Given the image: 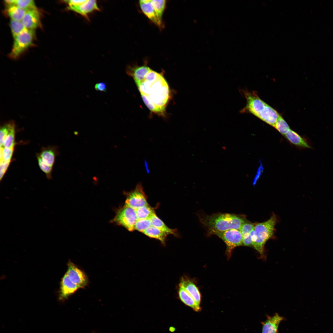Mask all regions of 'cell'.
I'll use <instances>...</instances> for the list:
<instances>
[{"instance_id":"cell-11","label":"cell","mask_w":333,"mask_h":333,"mask_svg":"<svg viewBox=\"0 0 333 333\" xmlns=\"http://www.w3.org/2000/svg\"><path fill=\"white\" fill-rule=\"evenodd\" d=\"M68 10L73 11L77 13L87 20H89L88 15L95 11H100V9L98 6L97 1L96 0H85V1L79 5L68 7Z\"/></svg>"},{"instance_id":"cell-18","label":"cell","mask_w":333,"mask_h":333,"mask_svg":"<svg viewBox=\"0 0 333 333\" xmlns=\"http://www.w3.org/2000/svg\"><path fill=\"white\" fill-rule=\"evenodd\" d=\"M149 219L151 222L152 226L159 229L167 235L172 234L178 236L177 230L169 228L156 216V214L151 216Z\"/></svg>"},{"instance_id":"cell-37","label":"cell","mask_w":333,"mask_h":333,"mask_svg":"<svg viewBox=\"0 0 333 333\" xmlns=\"http://www.w3.org/2000/svg\"><path fill=\"white\" fill-rule=\"evenodd\" d=\"M85 0H71L65 1L68 5V7L76 6L84 2Z\"/></svg>"},{"instance_id":"cell-25","label":"cell","mask_w":333,"mask_h":333,"mask_svg":"<svg viewBox=\"0 0 333 333\" xmlns=\"http://www.w3.org/2000/svg\"><path fill=\"white\" fill-rule=\"evenodd\" d=\"M10 26L13 37L14 39L19 34L27 28L21 21L11 19Z\"/></svg>"},{"instance_id":"cell-8","label":"cell","mask_w":333,"mask_h":333,"mask_svg":"<svg viewBox=\"0 0 333 333\" xmlns=\"http://www.w3.org/2000/svg\"><path fill=\"white\" fill-rule=\"evenodd\" d=\"M125 204L135 210L140 207L148 205L147 197L141 182L138 183L135 188L126 192Z\"/></svg>"},{"instance_id":"cell-9","label":"cell","mask_w":333,"mask_h":333,"mask_svg":"<svg viewBox=\"0 0 333 333\" xmlns=\"http://www.w3.org/2000/svg\"><path fill=\"white\" fill-rule=\"evenodd\" d=\"M66 273L80 289L84 288L88 283V278L85 273L71 261H68V263Z\"/></svg>"},{"instance_id":"cell-20","label":"cell","mask_w":333,"mask_h":333,"mask_svg":"<svg viewBox=\"0 0 333 333\" xmlns=\"http://www.w3.org/2000/svg\"><path fill=\"white\" fill-rule=\"evenodd\" d=\"M28 10L22 8L15 5L7 6V12L11 19L21 21Z\"/></svg>"},{"instance_id":"cell-24","label":"cell","mask_w":333,"mask_h":333,"mask_svg":"<svg viewBox=\"0 0 333 333\" xmlns=\"http://www.w3.org/2000/svg\"><path fill=\"white\" fill-rule=\"evenodd\" d=\"M151 2L159 20L162 22V17L165 8L166 1L164 0H151Z\"/></svg>"},{"instance_id":"cell-3","label":"cell","mask_w":333,"mask_h":333,"mask_svg":"<svg viewBox=\"0 0 333 333\" xmlns=\"http://www.w3.org/2000/svg\"><path fill=\"white\" fill-rule=\"evenodd\" d=\"M277 219L273 215L267 220L255 224L252 236V246L262 257L264 256V247L267 241L273 236Z\"/></svg>"},{"instance_id":"cell-19","label":"cell","mask_w":333,"mask_h":333,"mask_svg":"<svg viewBox=\"0 0 333 333\" xmlns=\"http://www.w3.org/2000/svg\"><path fill=\"white\" fill-rule=\"evenodd\" d=\"M56 154V150L54 148L48 147L43 148L38 154L45 163L53 167Z\"/></svg>"},{"instance_id":"cell-34","label":"cell","mask_w":333,"mask_h":333,"mask_svg":"<svg viewBox=\"0 0 333 333\" xmlns=\"http://www.w3.org/2000/svg\"><path fill=\"white\" fill-rule=\"evenodd\" d=\"M253 233V230L249 234L243 237V245L248 247H253L252 237Z\"/></svg>"},{"instance_id":"cell-12","label":"cell","mask_w":333,"mask_h":333,"mask_svg":"<svg viewBox=\"0 0 333 333\" xmlns=\"http://www.w3.org/2000/svg\"><path fill=\"white\" fill-rule=\"evenodd\" d=\"M266 319L261 323L262 333H278V328L280 323L284 319L278 314L275 313L271 316H267Z\"/></svg>"},{"instance_id":"cell-39","label":"cell","mask_w":333,"mask_h":333,"mask_svg":"<svg viewBox=\"0 0 333 333\" xmlns=\"http://www.w3.org/2000/svg\"><path fill=\"white\" fill-rule=\"evenodd\" d=\"M92 333H96L94 331H92Z\"/></svg>"},{"instance_id":"cell-10","label":"cell","mask_w":333,"mask_h":333,"mask_svg":"<svg viewBox=\"0 0 333 333\" xmlns=\"http://www.w3.org/2000/svg\"><path fill=\"white\" fill-rule=\"evenodd\" d=\"M79 289L65 273L62 278L60 282L59 300L63 301L66 299Z\"/></svg>"},{"instance_id":"cell-35","label":"cell","mask_w":333,"mask_h":333,"mask_svg":"<svg viewBox=\"0 0 333 333\" xmlns=\"http://www.w3.org/2000/svg\"><path fill=\"white\" fill-rule=\"evenodd\" d=\"M94 88L97 91L106 92L107 91L106 84L103 82L96 83L94 86Z\"/></svg>"},{"instance_id":"cell-32","label":"cell","mask_w":333,"mask_h":333,"mask_svg":"<svg viewBox=\"0 0 333 333\" xmlns=\"http://www.w3.org/2000/svg\"><path fill=\"white\" fill-rule=\"evenodd\" d=\"M255 224L247 220L242 225L240 231L243 236L249 234L253 230Z\"/></svg>"},{"instance_id":"cell-29","label":"cell","mask_w":333,"mask_h":333,"mask_svg":"<svg viewBox=\"0 0 333 333\" xmlns=\"http://www.w3.org/2000/svg\"><path fill=\"white\" fill-rule=\"evenodd\" d=\"M37 158L38 164L41 170L45 173L48 179H51L52 167L45 163L38 154L37 155Z\"/></svg>"},{"instance_id":"cell-17","label":"cell","mask_w":333,"mask_h":333,"mask_svg":"<svg viewBox=\"0 0 333 333\" xmlns=\"http://www.w3.org/2000/svg\"><path fill=\"white\" fill-rule=\"evenodd\" d=\"M178 294L180 300L186 305L191 307L195 311L200 310V306L197 304L192 297L180 283L179 285Z\"/></svg>"},{"instance_id":"cell-23","label":"cell","mask_w":333,"mask_h":333,"mask_svg":"<svg viewBox=\"0 0 333 333\" xmlns=\"http://www.w3.org/2000/svg\"><path fill=\"white\" fill-rule=\"evenodd\" d=\"M15 122L13 120H10L1 127L0 130L1 146H3L5 138L11 130L15 127Z\"/></svg>"},{"instance_id":"cell-22","label":"cell","mask_w":333,"mask_h":333,"mask_svg":"<svg viewBox=\"0 0 333 333\" xmlns=\"http://www.w3.org/2000/svg\"><path fill=\"white\" fill-rule=\"evenodd\" d=\"M135 210L137 220L149 218L155 214L154 209L149 204L139 208Z\"/></svg>"},{"instance_id":"cell-15","label":"cell","mask_w":333,"mask_h":333,"mask_svg":"<svg viewBox=\"0 0 333 333\" xmlns=\"http://www.w3.org/2000/svg\"><path fill=\"white\" fill-rule=\"evenodd\" d=\"M284 136L291 144L301 148H312L307 141L297 133L290 130Z\"/></svg>"},{"instance_id":"cell-14","label":"cell","mask_w":333,"mask_h":333,"mask_svg":"<svg viewBox=\"0 0 333 333\" xmlns=\"http://www.w3.org/2000/svg\"><path fill=\"white\" fill-rule=\"evenodd\" d=\"M140 8L144 14L154 24L162 27V23L158 18L151 0H142L139 2Z\"/></svg>"},{"instance_id":"cell-6","label":"cell","mask_w":333,"mask_h":333,"mask_svg":"<svg viewBox=\"0 0 333 333\" xmlns=\"http://www.w3.org/2000/svg\"><path fill=\"white\" fill-rule=\"evenodd\" d=\"M34 35L33 30L26 29L14 39L12 48L10 54L12 59L17 58L32 45Z\"/></svg>"},{"instance_id":"cell-33","label":"cell","mask_w":333,"mask_h":333,"mask_svg":"<svg viewBox=\"0 0 333 333\" xmlns=\"http://www.w3.org/2000/svg\"><path fill=\"white\" fill-rule=\"evenodd\" d=\"M10 162H5L3 161H0V181L2 179L5 173L7 170Z\"/></svg>"},{"instance_id":"cell-2","label":"cell","mask_w":333,"mask_h":333,"mask_svg":"<svg viewBox=\"0 0 333 333\" xmlns=\"http://www.w3.org/2000/svg\"><path fill=\"white\" fill-rule=\"evenodd\" d=\"M197 215L209 235L231 229L240 230L247 220L245 215L232 213H218L208 215L200 212Z\"/></svg>"},{"instance_id":"cell-27","label":"cell","mask_w":333,"mask_h":333,"mask_svg":"<svg viewBox=\"0 0 333 333\" xmlns=\"http://www.w3.org/2000/svg\"><path fill=\"white\" fill-rule=\"evenodd\" d=\"M15 127L10 131L5 138L3 146L5 148H14L15 145Z\"/></svg>"},{"instance_id":"cell-28","label":"cell","mask_w":333,"mask_h":333,"mask_svg":"<svg viewBox=\"0 0 333 333\" xmlns=\"http://www.w3.org/2000/svg\"><path fill=\"white\" fill-rule=\"evenodd\" d=\"M151 226L149 218L137 220L134 226V230L143 232Z\"/></svg>"},{"instance_id":"cell-16","label":"cell","mask_w":333,"mask_h":333,"mask_svg":"<svg viewBox=\"0 0 333 333\" xmlns=\"http://www.w3.org/2000/svg\"><path fill=\"white\" fill-rule=\"evenodd\" d=\"M180 283L192 297L197 304L200 306L201 294L195 284L190 279L185 278L181 279Z\"/></svg>"},{"instance_id":"cell-13","label":"cell","mask_w":333,"mask_h":333,"mask_svg":"<svg viewBox=\"0 0 333 333\" xmlns=\"http://www.w3.org/2000/svg\"><path fill=\"white\" fill-rule=\"evenodd\" d=\"M21 22L28 29L34 30L40 24V16L36 8L28 10L23 17Z\"/></svg>"},{"instance_id":"cell-7","label":"cell","mask_w":333,"mask_h":333,"mask_svg":"<svg viewBox=\"0 0 333 333\" xmlns=\"http://www.w3.org/2000/svg\"><path fill=\"white\" fill-rule=\"evenodd\" d=\"M212 235L217 236L225 243L228 258H230L232 251L236 247L243 245V236L240 230L231 229L215 232Z\"/></svg>"},{"instance_id":"cell-21","label":"cell","mask_w":333,"mask_h":333,"mask_svg":"<svg viewBox=\"0 0 333 333\" xmlns=\"http://www.w3.org/2000/svg\"><path fill=\"white\" fill-rule=\"evenodd\" d=\"M150 238H153L160 241L165 244L167 235L158 228L151 226L142 232Z\"/></svg>"},{"instance_id":"cell-38","label":"cell","mask_w":333,"mask_h":333,"mask_svg":"<svg viewBox=\"0 0 333 333\" xmlns=\"http://www.w3.org/2000/svg\"><path fill=\"white\" fill-rule=\"evenodd\" d=\"M15 0H5V3L7 5V6L14 5L15 2Z\"/></svg>"},{"instance_id":"cell-5","label":"cell","mask_w":333,"mask_h":333,"mask_svg":"<svg viewBox=\"0 0 333 333\" xmlns=\"http://www.w3.org/2000/svg\"><path fill=\"white\" fill-rule=\"evenodd\" d=\"M137 220L135 210L125 204L117 210L114 218L111 222L132 232L134 230V226Z\"/></svg>"},{"instance_id":"cell-31","label":"cell","mask_w":333,"mask_h":333,"mask_svg":"<svg viewBox=\"0 0 333 333\" xmlns=\"http://www.w3.org/2000/svg\"><path fill=\"white\" fill-rule=\"evenodd\" d=\"M14 5L27 10L36 8L34 1L33 0H15Z\"/></svg>"},{"instance_id":"cell-36","label":"cell","mask_w":333,"mask_h":333,"mask_svg":"<svg viewBox=\"0 0 333 333\" xmlns=\"http://www.w3.org/2000/svg\"><path fill=\"white\" fill-rule=\"evenodd\" d=\"M260 163H261V165H260V166H259V168H258V170H257V174H256V175L255 176V178H254V181H253V185H255L256 184L258 180V179H259L260 178V176H261V175L263 173V169H264V168H263V165H262V163H261V162H260Z\"/></svg>"},{"instance_id":"cell-26","label":"cell","mask_w":333,"mask_h":333,"mask_svg":"<svg viewBox=\"0 0 333 333\" xmlns=\"http://www.w3.org/2000/svg\"><path fill=\"white\" fill-rule=\"evenodd\" d=\"M273 127L284 136L290 129L287 123L280 115Z\"/></svg>"},{"instance_id":"cell-4","label":"cell","mask_w":333,"mask_h":333,"mask_svg":"<svg viewBox=\"0 0 333 333\" xmlns=\"http://www.w3.org/2000/svg\"><path fill=\"white\" fill-rule=\"evenodd\" d=\"M246 99L245 106L240 112L241 113H250L259 119L263 115L269 105L262 100L254 92L247 90L240 91Z\"/></svg>"},{"instance_id":"cell-30","label":"cell","mask_w":333,"mask_h":333,"mask_svg":"<svg viewBox=\"0 0 333 333\" xmlns=\"http://www.w3.org/2000/svg\"><path fill=\"white\" fill-rule=\"evenodd\" d=\"M0 161L11 162L14 148H5L0 146Z\"/></svg>"},{"instance_id":"cell-1","label":"cell","mask_w":333,"mask_h":333,"mask_svg":"<svg viewBox=\"0 0 333 333\" xmlns=\"http://www.w3.org/2000/svg\"><path fill=\"white\" fill-rule=\"evenodd\" d=\"M136 85L149 109L155 114L164 116L170 98V90L162 75L150 69Z\"/></svg>"}]
</instances>
